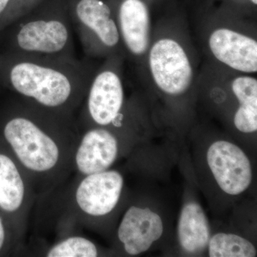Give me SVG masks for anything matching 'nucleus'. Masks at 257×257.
<instances>
[{"label": "nucleus", "instance_id": "f257e3e1", "mask_svg": "<svg viewBox=\"0 0 257 257\" xmlns=\"http://www.w3.org/2000/svg\"><path fill=\"white\" fill-rule=\"evenodd\" d=\"M4 72L5 82L23 101L69 118L94 74L85 60L14 55L5 60Z\"/></svg>", "mask_w": 257, "mask_h": 257}, {"label": "nucleus", "instance_id": "f03ea898", "mask_svg": "<svg viewBox=\"0 0 257 257\" xmlns=\"http://www.w3.org/2000/svg\"><path fill=\"white\" fill-rule=\"evenodd\" d=\"M3 133L25 174L48 178L64 165V145L72 138V123L71 118L23 101Z\"/></svg>", "mask_w": 257, "mask_h": 257}, {"label": "nucleus", "instance_id": "7ed1b4c3", "mask_svg": "<svg viewBox=\"0 0 257 257\" xmlns=\"http://www.w3.org/2000/svg\"><path fill=\"white\" fill-rule=\"evenodd\" d=\"M13 23L11 55L76 58L68 0H43Z\"/></svg>", "mask_w": 257, "mask_h": 257}, {"label": "nucleus", "instance_id": "20e7f679", "mask_svg": "<svg viewBox=\"0 0 257 257\" xmlns=\"http://www.w3.org/2000/svg\"><path fill=\"white\" fill-rule=\"evenodd\" d=\"M72 28L87 56L109 55L119 49L121 37L110 7L103 0H68Z\"/></svg>", "mask_w": 257, "mask_h": 257}, {"label": "nucleus", "instance_id": "39448f33", "mask_svg": "<svg viewBox=\"0 0 257 257\" xmlns=\"http://www.w3.org/2000/svg\"><path fill=\"white\" fill-rule=\"evenodd\" d=\"M116 58L94 73L86 93L84 119L88 127L116 125L124 107L122 81L115 64Z\"/></svg>", "mask_w": 257, "mask_h": 257}, {"label": "nucleus", "instance_id": "423d86ee", "mask_svg": "<svg viewBox=\"0 0 257 257\" xmlns=\"http://www.w3.org/2000/svg\"><path fill=\"white\" fill-rule=\"evenodd\" d=\"M149 62L152 78L165 94L181 95L190 87L192 65L185 51L175 40L164 38L155 42Z\"/></svg>", "mask_w": 257, "mask_h": 257}, {"label": "nucleus", "instance_id": "0eeeda50", "mask_svg": "<svg viewBox=\"0 0 257 257\" xmlns=\"http://www.w3.org/2000/svg\"><path fill=\"white\" fill-rule=\"evenodd\" d=\"M207 162L216 183L225 194L238 196L249 187L252 168L247 155L226 140L214 142L208 149Z\"/></svg>", "mask_w": 257, "mask_h": 257}, {"label": "nucleus", "instance_id": "6e6552de", "mask_svg": "<svg viewBox=\"0 0 257 257\" xmlns=\"http://www.w3.org/2000/svg\"><path fill=\"white\" fill-rule=\"evenodd\" d=\"M123 187L124 178L116 170L84 176L75 189L74 202L82 214L101 217L110 214L117 206Z\"/></svg>", "mask_w": 257, "mask_h": 257}, {"label": "nucleus", "instance_id": "1a4fd4ad", "mask_svg": "<svg viewBox=\"0 0 257 257\" xmlns=\"http://www.w3.org/2000/svg\"><path fill=\"white\" fill-rule=\"evenodd\" d=\"M119 152V140L109 127H88L76 149L74 164L83 177L99 173L109 170Z\"/></svg>", "mask_w": 257, "mask_h": 257}, {"label": "nucleus", "instance_id": "9d476101", "mask_svg": "<svg viewBox=\"0 0 257 257\" xmlns=\"http://www.w3.org/2000/svg\"><path fill=\"white\" fill-rule=\"evenodd\" d=\"M163 232V221L158 213L149 207L133 206L125 212L117 236L128 254L138 255L150 248Z\"/></svg>", "mask_w": 257, "mask_h": 257}, {"label": "nucleus", "instance_id": "9b49d317", "mask_svg": "<svg viewBox=\"0 0 257 257\" xmlns=\"http://www.w3.org/2000/svg\"><path fill=\"white\" fill-rule=\"evenodd\" d=\"M209 48L214 57L231 68L246 73L257 72V42L251 37L226 28L211 33Z\"/></svg>", "mask_w": 257, "mask_h": 257}, {"label": "nucleus", "instance_id": "f8f14e48", "mask_svg": "<svg viewBox=\"0 0 257 257\" xmlns=\"http://www.w3.org/2000/svg\"><path fill=\"white\" fill-rule=\"evenodd\" d=\"M116 21L121 40L128 52L141 56L150 43V18L148 9L141 0H117Z\"/></svg>", "mask_w": 257, "mask_h": 257}, {"label": "nucleus", "instance_id": "ddd939ff", "mask_svg": "<svg viewBox=\"0 0 257 257\" xmlns=\"http://www.w3.org/2000/svg\"><path fill=\"white\" fill-rule=\"evenodd\" d=\"M177 234L179 245L186 253L199 254L208 247L210 228L200 204L195 202L184 204L179 216Z\"/></svg>", "mask_w": 257, "mask_h": 257}, {"label": "nucleus", "instance_id": "4468645a", "mask_svg": "<svg viewBox=\"0 0 257 257\" xmlns=\"http://www.w3.org/2000/svg\"><path fill=\"white\" fill-rule=\"evenodd\" d=\"M25 175L10 157L0 154V208L6 212L25 210L28 200Z\"/></svg>", "mask_w": 257, "mask_h": 257}, {"label": "nucleus", "instance_id": "2eb2a0df", "mask_svg": "<svg viewBox=\"0 0 257 257\" xmlns=\"http://www.w3.org/2000/svg\"><path fill=\"white\" fill-rule=\"evenodd\" d=\"M233 92L239 103L234 114L235 127L244 134L257 130V81L248 76L236 77L232 82Z\"/></svg>", "mask_w": 257, "mask_h": 257}, {"label": "nucleus", "instance_id": "dca6fc26", "mask_svg": "<svg viewBox=\"0 0 257 257\" xmlns=\"http://www.w3.org/2000/svg\"><path fill=\"white\" fill-rule=\"evenodd\" d=\"M210 257H253L256 249L253 243L239 235L217 233L211 236L208 244Z\"/></svg>", "mask_w": 257, "mask_h": 257}, {"label": "nucleus", "instance_id": "f3484780", "mask_svg": "<svg viewBox=\"0 0 257 257\" xmlns=\"http://www.w3.org/2000/svg\"><path fill=\"white\" fill-rule=\"evenodd\" d=\"M99 254L94 242L82 236L65 238L46 253L47 257H95Z\"/></svg>", "mask_w": 257, "mask_h": 257}, {"label": "nucleus", "instance_id": "a211bd4d", "mask_svg": "<svg viewBox=\"0 0 257 257\" xmlns=\"http://www.w3.org/2000/svg\"><path fill=\"white\" fill-rule=\"evenodd\" d=\"M43 0H11L4 13L5 21L12 23L31 11Z\"/></svg>", "mask_w": 257, "mask_h": 257}, {"label": "nucleus", "instance_id": "6ab92c4d", "mask_svg": "<svg viewBox=\"0 0 257 257\" xmlns=\"http://www.w3.org/2000/svg\"><path fill=\"white\" fill-rule=\"evenodd\" d=\"M5 237H6V234H5L4 224H3V221L0 218V250L2 249L3 245H4Z\"/></svg>", "mask_w": 257, "mask_h": 257}, {"label": "nucleus", "instance_id": "aec40b11", "mask_svg": "<svg viewBox=\"0 0 257 257\" xmlns=\"http://www.w3.org/2000/svg\"><path fill=\"white\" fill-rule=\"evenodd\" d=\"M251 2H252L253 4H254V5L257 4V0H251Z\"/></svg>", "mask_w": 257, "mask_h": 257}]
</instances>
